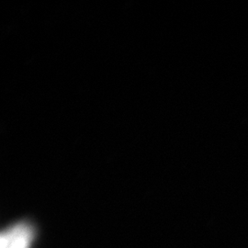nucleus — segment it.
<instances>
[{
  "label": "nucleus",
  "instance_id": "obj_1",
  "mask_svg": "<svg viewBox=\"0 0 248 248\" xmlns=\"http://www.w3.org/2000/svg\"><path fill=\"white\" fill-rule=\"evenodd\" d=\"M35 236V227L31 222H16L1 233V248H31Z\"/></svg>",
  "mask_w": 248,
  "mask_h": 248
}]
</instances>
